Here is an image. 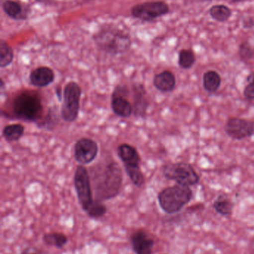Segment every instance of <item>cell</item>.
Instances as JSON below:
<instances>
[{
	"instance_id": "cell-11",
	"label": "cell",
	"mask_w": 254,
	"mask_h": 254,
	"mask_svg": "<svg viewBox=\"0 0 254 254\" xmlns=\"http://www.w3.org/2000/svg\"><path fill=\"white\" fill-rule=\"evenodd\" d=\"M131 91L134 116L138 119H145L147 116L148 110L150 105L146 87L142 83H135L132 85Z\"/></svg>"
},
{
	"instance_id": "cell-13",
	"label": "cell",
	"mask_w": 254,
	"mask_h": 254,
	"mask_svg": "<svg viewBox=\"0 0 254 254\" xmlns=\"http://www.w3.org/2000/svg\"><path fill=\"white\" fill-rule=\"evenodd\" d=\"M131 245L137 254H152L155 242L144 231H138L131 237Z\"/></svg>"
},
{
	"instance_id": "cell-28",
	"label": "cell",
	"mask_w": 254,
	"mask_h": 254,
	"mask_svg": "<svg viewBox=\"0 0 254 254\" xmlns=\"http://www.w3.org/2000/svg\"><path fill=\"white\" fill-rule=\"evenodd\" d=\"M239 55L243 61H251L254 57V47L249 42H243L239 49Z\"/></svg>"
},
{
	"instance_id": "cell-29",
	"label": "cell",
	"mask_w": 254,
	"mask_h": 254,
	"mask_svg": "<svg viewBox=\"0 0 254 254\" xmlns=\"http://www.w3.org/2000/svg\"><path fill=\"white\" fill-rule=\"evenodd\" d=\"M247 84L246 85L243 95L248 101H254V72L249 74L246 79Z\"/></svg>"
},
{
	"instance_id": "cell-19",
	"label": "cell",
	"mask_w": 254,
	"mask_h": 254,
	"mask_svg": "<svg viewBox=\"0 0 254 254\" xmlns=\"http://www.w3.org/2000/svg\"><path fill=\"white\" fill-rule=\"evenodd\" d=\"M59 124V115H58V109L56 107H49L46 116L37 124L38 128L47 130V131H53L54 128L58 126Z\"/></svg>"
},
{
	"instance_id": "cell-9",
	"label": "cell",
	"mask_w": 254,
	"mask_h": 254,
	"mask_svg": "<svg viewBox=\"0 0 254 254\" xmlns=\"http://www.w3.org/2000/svg\"><path fill=\"white\" fill-rule=\"evenodd\" d=\"M98 149L96 141L89 137H82L75 143V159L81 165H88L95 161L98 154Z\"/></svg>"
},
{
	"instance_id": "cell-30",
	"label": "cell",
	"mask_w": 254,
	"mask_h": 254,
	"mask_svg": "<svg viewBox=\"0 0 254 254\" xmlns=\"http://www.w3.org/2000/svg\"><path fill=\"white\" fill-rule=\"evenodd\" d=\"M55 95L58 98L60 102L63 101V95H64V89H61V85H58L55 88Z\"/></svg>"
},
{
	"instance_id": "cell-3",
	"label": "cell",
	"mask_w": 254,
	"mask_h": 254,
	"mask_svg": "<svg viewBox=\"0 0 254 254\" xmlns=\"http://www.w3.org/2000/svg\"><path fill=\"white\" fill-rule=\"evenodd\" d=\"M11 109L19 120L38 124L43 119L41 97L35 91L24 90L16 94L12 100Z\"/></svg>"
},
{
	"instance_id": "cell-14",
	"label": "cell",
	"mask_w": 254,
	"mask_h": 254,
	"mask_svg": "<svg viewBox=\"0 0 254 254\" xmlns=\"http://www.w3.org/2000/svg\"><path fill=\"white\" fill-rule=\"evenodd\" d=\"M117 154L124 167L140 166L141 157L135 146L126 143H122L117 147Z\"/></svg>"
},
{
	"instance_id": "cell-20",
	"label": "cell",
	"mask_w": 254,
	"mask_h": 254,
	"mask_svg": "<svg viewBox=\"0 0 254 254\" xmlns=\"http://www.w3.org/2000/svg\"><path fill=\"white\" fill-rule=\"evenodd\" d=\"M213 207L218 214L230 216L234 211V203L226 195H220L213 203Z\"/></svg>"
},
{
	"instance_id": "cell-10",
	"label": "cell",
	"mask_w": 254,
	"mask_h": 254,
	"mask_svg": "<svg viewBox=\"0 0 254 254\" xmlns=\"http://www.w3.org/2000/svg\"><path fill=\"white\" fill-rule=\"evenodd\" d=\"M225 131L234 140H243L254 135V122L242 118H230L225 125Z\"/></svg>"
},
{
	"instance_id": "cell-5",
	"label": "cell",
	"mask_w": 254,
	"mask_h": 254,
	"mask_svg": "<svg viewBox=\"0 0 254 254\" xmlns=\"http://www.w3.org/2000/svg\"><path fill=\"white\" fill-rule=\"evenodd\" d=\"M82 94V88L76 82H69L64 86L61 110V117L64 122L73 123L77 120Z\"/></svg>"
},
{
	"instance_id": "cell-18",
	"label": "cell",
	"mask_w": 254,
	"mask_h": 254,
	"mask_svg": "<svg viewBox=\"0 0 254 254\" xmlns=\"http://www.w3.org/2000/svg\"><path fill=\"white\" fill-rule=\"evenodd\" d=\"M222 84V77L217 71L210 70L203 76V86L206 92L213 94L217 92Z\"/></svg>"
},
{
	"instance_id": "cell-31",
	"label": "cell",
	"mask_w": 254,
	"mask_h": 254,
	"mask_svg": "<svg viewBox=\"0 0 254 254\" xmlns=\"http://www.w3.org/2000/svg\"><path fill=\"white\" fill-rule=\"evenodd\" d=\"M0 88H1V89H2L4 87V80H3L2 78H1V80H0Z\"/></svg>"
},
{
	"instance_id": "cell-32",
	"label": "cell",
	"mask_w": 254,
	"mask_h": 254,
	"mask_svg": "<svg viewBox=\"0 0 254 254\" xmlns=\"http://www.w3.org/2000/svg\"><path fill=\"white\" fill-rule=\"evenodd\" d=\"M234 1H244V0H234Z\"/></svg>"
},
{
	"instance_id": "cell-7",
	"label": "cell",
	"mask_w": 254,
	"mask_h": 254,
	"mask_svg": "<svg viewBox=\"0 0 254 254\" xmlns=\"http://www.w3.org/2000/svg\"><path fill=\"white\" fill-rule=\"evenodd\" d=\"M74 185L78 200L82 209L86 211L93 203V191L91 185L90 176L84 165L76 167L74 175Z\"/></svg>"
},
{
	"instance_id": "cell-8",
	"label": "cell",
	"mask_w": 254,
	"mask_h": 254,
	"mask_svg": "<svg viewBox=\"0 0 254 254\" xmlns=\"http://www.w3.org/2000/svg\"><path fill=\"white\" fill-rule=\"evenodd\" d=\"M169 12V6L164 1H146L135 4L131 9L133 17L144 22H152Z\"/></svg>"
},
{
	"instance_id": "cell-21",
	"label": "cell",
	"mask_w": 254,
	"mask_h": 254,
	"mask_svg": "<svg viewBox=\"0 0 254 254\" xmlns=\"http://www.w3.org/2000/svg\"><path fill=\"white\" fill-rule=\"evenodd\" d=\"M25 132V127L21 124H11L4 126L2 129V137L7 142L18 141Z\"/></svg>"
},
{
	"instance_id": "cell-22",
	"label": "cell",
	"mask_w": 254,
	"mask_h": 254,
	"mask_svg": "<svg viewBox=\"0 0 254 254\" xmlns=\"http://www.w3.org/2000/svg\"><path fill=\"white\" fill-rule=\"evenodd\" d=\"M210 16L218 22L228 20L232 15V10L225 4H215L209 10Z\"/></svg>"
},
{
	"instance_id": "cell-15",
	"label": "cell",
	"mask_w": 254,
	"mask_h": 254,
	"mask_svg": "<svg viewBox=\"0 0 254 254\" xmlns=\"http://www.w3.org/2000/svg\"><path fill=\"white\" fill-rule=\"evenodd\" d=\"M153 85L162 93H169L175 89V75L169 70L161 71L154 77Z\"/></svg>"
},
{
	"instance_id": "cell-23",
	"label": "cell",
	"mask_w": 254,
	"mask_h": 254,
	"mask_svg": "<svg viewBox=\"0 0 254 254\" xmlns=\"http://www.w3.org/2000/svg\"><path fill=\"white\" fill-rule=\"evenodd\" d=\"M13 51L8 43L4 40L0 41V67L1 68L9 66L13 63Z\"/></svg>"
},
{
	"instance_id": "cell-27",
	"label": "cell",
	"mask_w": 254,
	"mask_h": 254,
	"mask_svg": "<svg viewBox=\"0 0 254 254\" xmlns=\"http://www.w3.org/2000/svg\"><path fill=\"white\" fill-rule=\"evenodd\" d=\"M86 212L91 218L98 219V218L102 217L107 212V207L101 203V201L94 200L93 203L91 204L90 207Z\"/></svg>"
},
{
	"instance_id": "cell-26",
	"label": "cell",
	"mask_w": 254,
	"mask_h": 254,
	"mask_svg": "<svg viewBox=\"0 0 254 254\" xmlns=\"http://www.w3.org/2000/svg\"><path fill=\"white\" fill-rule=\"evenodd\" d=\"M67 236L61 233H52L46 234L43 237V241L48 246H55L57 248H62L67 243Z\"/></svg>"
},
{
	"instance_id": "cell-12",
	"label": "cell",
	"mask_w": 254,
	"mask_h": 254,
	"mask_svg": "<svg viewBox=\"0 0 254 254\" xmlns=\"http://www.w3.org/2000/svg\"><path fill=\"white\" fill-rule=\"evenodd\" d=\"M55 71L48 66H39L30 73L28 80L31 86L37 88H46L54 83Z\"/></svg>"
},
{
	"instance_id": "cell-24",
	"label": "cell",
	"mask_w": 254,
	"mask_h": 254,
	"mask_svg": "<svg viewBox=\"0 0 254 254\" xmlns=\"http://www.w3.org/2000/svg\"><path fill=\"white\" fill-rule=\"evenodd\" d=\"M125 167V173L128 175V178L131 179V182L137 188H142L145 184V176L142 171L140 166H126Z\"/></svg>"
},
{
	"instance_id": "cell-33",
	"label": "cell",
	"mask_w": 254,
	"mask_h": 254,
	"mask_svg": "<svg viewBox=\"0 0 254 254\" xmlns=\"http://www.w3.org/2000/svg\"><path fill=\"white\" fill-rule=\"evenodd\" d=\"M34 254V253H30V254Z\"/></svg>"
},
{
	"instance_id": "cell-34",
	"label": "cell",
	"mask_w": 254,
	"mask_h": 254,
	"mask_svg": "<svg viewBox=\"0 0 254 254\" xmlns=\"http://www.w3.org/2000/svg\"><path fill=\"white\" fill-rule=\"evenodd\" d=\"M204 1H207V0H204Z\"/></svg>"
},
{
	"instance_id": "cell-1",
	"label": "cell",
	"mask_w": 254,
	"mask_h": 254,
	"mask_svg": "<svg viewBox=\"0 0 254 254\" xmlns=\"http://www.w3.org/2000/svg\"><path fill=\"white\" fill-rule=\"evenodd\" d=\"M95 200L103 201L119 195L123 183V172L115 160L100 161L90 170Z\"/></svg>"
},
{
	"instance_id": "cell-25",
	"label": "cell",
	"mask_w": 254,
	"mask_h": 254,
	"mask_svg": "<svg viewBox=\"0 0 254 254\" xmlns=\"http://www.w3.org/2000/svg\"><path fill=\"white\" fill-rule=\"evenodd\" d=\"M196 58L191 49H182L179 52L178 65L183 69H189L195 64Z\"/></svg>"
},
{
	"instance_id": "cell-6",
	"label": "cell",
	"mask_w": 254,
	"mask_h": 254,
	"mask_svg": "<svg viewBox=\"0 0 254 254\" xmlns=\"http://www.w3.org/2000/svg\"><path fill=\"white\" fill-rule=\"evenodd\" d=\"M163 174L167 180L174 181L178 185L191 187L198 185L200 176L189 163L176 162L166 164Z\"/></svg>"
},
{
	"instance_id": "cell-2",
	"label": "cell",
	"mask_w": 254,
	"mask_h": 254,
	"mask_svg": "<svg viewBox=\"0 0 254 254\" xmlns=\"http://www.w3.org/2000/svg\"><path fill=\"white\" fill-rule=\"evenodd\" d=\"M92 39L100 51L112 56L123 55L131 49L129 34L114 26L102 27L93 34Z\"/></svg>"
},
{
	"instance_id": "cell-4",
	"label": "cell",
	"mask_w": 254,
	"mask_h": 254,
	"mask_svg": "<svg viewBox=\"0 0 254 254\" xmlns=\"http://www.w3.org/2000/svg\"><path fill=\"white\" fill-rule=\"evenodd\" d=\"M193 192L190 187L177 185L165 188L158 194V202L162 210L168 214L180 212L190 202Z\"/></svg>"
},
{
	"instance_id": "cell-17",
	"label": "cell",
	"mask_w": 254,
	"mask_h": 254,
	"mask_svg": "<svg viewBox=\"0 0 254 254\" xmlns=\"http://www.w3.org/2000/svg\"><path fill=\"white\" fill-rule=\"evenodd\" d=\"M1 5L4 13L12 19L22 20L28 17V9L24 7L19 1L5 0L3 1Z\"/></svg>"
},
{
	"instance_id": "cell-16",
	"label": "cell",
	"mask_w": 254,
	"mask_h": 254,
	"mask_svg": "<svg viewBox=\"0 0 254 254\" xmlns=\"http://www.w3.org/2000/svg\"><path fill=\"white\" fill-rule=\"evenodd\" d=\"M111 109L113 113L121 119H128L134 114L133 104L127 97L111 96Z\"/></svg>"
}]
</instances>
